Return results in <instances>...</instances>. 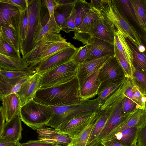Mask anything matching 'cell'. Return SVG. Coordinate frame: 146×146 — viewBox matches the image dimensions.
Instances as JSON below:
<instances>
[{"label":"cell","mask_w":146,"mask_h":146,"mask_svg":"<svg viewBox=\"0 0 146 146\" xmlns=\"http://www.w3.org/2000/svg\"><path fill=\"white\" fill-rule=\"evenodd\" d=\"M18 11L19 9L14 5L0 0V27H7L13 29L11 18L13 14Z\"/></svg>","instance_id":"31"},{"label":"cell","mask_w":146,"mask_h":146,"mask_svg":"<svg viewBox=\"0 0 146 146\" xmlns=\"http://www.w3.org/2000/svg\"><path fill=\"white\" fill-rule=\"evenodd\" d=\"M88 44H90V47L87 60L97 58L106 55L114 56V44L95 37L91 39Z\"/></svg>","instance_id":"17"},{"label":"cell","mask_w":146,"mask_h":146,"mask_svg":"<svg viewBox=\"0 0 146 146\" xmlns=\"http://www.w3.org/2000/svg\"><path fill=\"white\" fill-rule=\"evenodd\" d=\"M123 72L114 56H111L100 69L98 78L101 82H109L123 80Z\"/></svg>","instance_id":"12"},{"label":"cell","mask_w":146,"mask_h":146,"mask_svg":"<svg viewBox=\"0 0 146 146\" xmlns=\"http://www.w3.org/2000/svg\"><path fill=\"white\" fill-rule=\"evenodd\" d=\"M75 1L72 3L54 7V18L56 22L60 27L65 20L71 14Z\"/></svg>","instance_id":"35"},{"label":"cell","mask_w":146,"mask_h":146,"mask_svg":"<svg viewBox=\"0 0 146 146\" xmlns=\"http://www.w3.org/2000/svg\"><path fill=\"white\" fill-rule=\"evenodd\" d=\"M103 17L99 10L92 7L81 23L76 28L73 38L81 41L83 44L86 45V37L90 25L95 21Z\"/></svg>","instance_id":"18"},{"label":"cell","mask_w":146,"mask_h":146,"mask_svg":"<svg viewBox=\"0 0 146 146\" xmlns=\"http://www.w3.org/2000/svg\"><path fill=\"white\" fill-rule=\"evenodd\" d=\"M96 146H105L104 145L101 143H99V144H98Z\"/></svg>","instance_id":"56"},{"label":"cell","mask_w":146,"mask_h":146,"mask_svg":"<svg viewBox=\"0 0 146 146\" xmlns=\"http://www.w3.org/2000/svg\"><path fill=\"white\" fill-rule=\"evenodd\" d=\"M5 121V119L3 112L2 106H0V138L1 137Z\"/></svg>","instance_id":"51"},{"label":"cell","mask_w":146,"mask_h":146,"mask_svg":"<svg viewBox=\"0 0 146 146\" xmlns=\"http://www.w3.org/2000/svg\"><path fill=\"white\" fill-rule=\"evenodd\" d=\"M102 66L88 79L80 89V96L82 101L89 100L98 94L101 84L98 76Z\"/></svg>","instance_id":"23"},{"label":"cell","mask_w":146,"mask_h":146,"mask_svg":"<svg viewBox=\"0 0 146 146\" xmlns=\"http://www.w3.org/2000/svg\"><path fill=\"white\" fill-rule=\"evenodd\" d=\"M18 142L11 141L2 138H0V146H13Z\"/></svg>","instance_id":"52"},{"label":"cell","mask_w":146,"mask_h":146,"mask_svg":"<svg viewBox=\"0 0 146 146\" xmlns=\"http://www.w3.org/2000/svg\"><path fill=\"white\" fill-rule=\"evenodd\" d=\"M140 128L134 126L125 129L115 134L109 140L118 142L125 146H137Z\"/></svg>","instance_id":"24"},{"label":"cell","mask_w":146,"mask_h":146,"mask_svg":"<svg viewBox=\"0 0 146 146\" xmlns=\"http://www.w3.org/2000/svg\"><path fill=\"white\" fill-rule=\"evenodd\" d=\"M126 41L131 52L132 64L135 70L146 73V58L145 54L140 52L135 44L125 37Z\"/></svg>","instance_id":"28"},{"label":"cell","mask_w":146,"mask_h":146,"mask_svg":"<svg viewBox=\"0 0 146 146\" xmlns=\"http://www.w3.org/2000/svg\"><path fill=\"white\" fill-rule=\"evenodd\" d=\"M78 67V64L72 59L45 72L41 74L40 89L51 87L71 80L76 76Z\"/></svg>","instance_id":"5"},{"label":"cell","mask_w":146,"mask_h":146,"mask_svg":"<svg viewBox=\"0 0 146 146\" xmlns=\"http://www.w3.org/2000/svg\"><path fill=\"white\" fill-rule=\"evenodd\" d=\"M43 1L48 10L49 17L54 16V0H44Z\"/></svg>","instance_id":"50"},{"label":"cell","mask_w":146,"mask_h":146,"mask_svg":"<svg viewBox=\"0 0 146 146\" xmlns=\"http://www.w3.org/2000/svg\"><path fill=\"white\" fill-rule=\"evenodd\" d=\"M111 56L105 55L87 60L78 65L76 76L78 81L80 89L88 79L95 73Z\"/></svg>","instance_id":"14"},{"label":"cell","mask_w":146,"mask_h":146,"mask_svg":"<svg viewBox=\"0 0 146 146\" xmlns=\"http://www.w3.org/2000/svg\"><path fill=\"white\" fill-rule=\"evenodd\" d=\"M124 79L123 80L115 81L101 83L97 98L102 105L108 98L118 88Z\"/></svg>","instance_id":"32"},{"label":"cell","mask_w":146,"mask_h":146,"mask_svg":"<svg viewBox=\"0 0 146 146\" xmlns=\"http://www.w3.org/2000/svg\"><path fill=\"white\" fill-rule=\"evenodd\" d=\"M123 97H115L108 102L107 107L110 111L106 123L100 134L89 146H96L117 125L127 114H125L122 110Z\"/></svg>","instance_id":"7"},{"label":"cell","mask_w":146,"mask_h":146,"mask_svg":"<svg viewBox=\"0 0 146 146\" xmlns=\"http://www.w3.org/2000/svg\"><path fill=\"white\" fill-rule=\"evenodd\" d=\"M98 112L74 118L57 128L60 132L72 139L78 137L84 130L97 117Z\"/></svg>","instance_id":"10"},{"label":"cell","mask_w":146,"mask_h":146,"mask_svg":"<svg viewBox=\"0 0 146 146\" xmlns=\"http://www.w3.org/2000/svg\"><path fill=\"white\" fill-rule=\"evenodd\" d=\"M137 22L145 38L146 33V1L130 0Z\"/></svg>","instance_id":"26"},{"label":"cell","mask_w":146,"mask_h":146,"mask_svg":"<svg viewBox=\"0 0 146 146\" xmlns=\"http://www.w3.org/2000/svg\"></svg>","instance_id":"60"},{"label":"cell","mask_w":146,"mask_h":146,"mask_svg":"<svg viewBox=\"0 0 146 146\" xmlns=\"http://www.w3.org/2000/svg\"><path fill=\"white\" fill-rule=\"evenodd\" d=\"M13 146H21L20 144V143L19 142H18L17 144Z\"/></svg>","instance_id":"57"},{"label":"cell","mask_w":146,"mask_h":146,"mask_svg":"<svg viewBox=\"0 0 146 146\" xmlns=\"http://www.w3.org/2000/svg\"><path fill=\"white\" fill-rule=\"evenodd\" d=\"M61 28V31H63L66 33H68L71 31H75L76 27L73 11L70 16L65 20Z\"/></svg>","instance_id":"46"},{"label":"cell","mask_w":146,"mask_h":146,"mask_svg":"<svg viewBox=\"0 0 146 146\" xmlns=\"http://www.w3.org/2000/svg\"><path fill=\"white\" fill-rule=\"evenodd\" d=\"M21 146H58V145L47 143L40 139L30 140L23 143H20Z\"/></svg>","instance_id":"49"},{"label":"cell","mask_w":146,"mask_h":146,"mask_svg":"<svg viewBox=\"0 0 146 146\" xmlns=\"http://www.w3.org/2000/svg\"><path fill=\"white\" fill-rule=\"evenodd\" d=\"M13 29L17 36L19 49L26 36L28 24V13L27 8L25 11L15 12L11 18Z\"/></svg>","instance_id":"20"},{"label":"cell","mask_w":146,"mask_h":146,"mask_svg":"<svg viewBox=\"0 0 146 146\" xmlns=\"http://www.w3.org/2000/svg\"><path fill=\"white\" fill-rule=\"evenodd\" d=\"M109 111V108L100 110L86 146H89L101 132L106 123Z\"/></svg>","instance_id":"27"},{"label":"cell","mask_w":146,"mask_h":146,"mask_svg":"<svg viewBox=\"0 0 146 146\" xmlns=\"http://www.w3.org/2000/svg\"><path fill=\"white\" fill-rule=\"evenodd\" d=\"M99 10L105 19L111 22L125 37L132 41L137 48L142 44L138 33L125 16L116 0H104Z\"/></svg>","instance_id":"3"},{"label":"cell","mask_w":146,"mask_h":146,"mask_svg":"<svg viewBox=\"0 0 146 146\" xmlns=\"http://www.w3.org/2000/svg\"><path fill=\"white\" fill-rule=\"evenodd\" d=\"M146 125V110L136 109L123 118L101 142L109 140L115 134L126 128L134 126L141 127Z\"/></svg>","instance_id":"11"},{"label":"cell","mask_w":146,"mask_h":146,"mask_svg":"<svg viewBox=\"0 0 146 146\" xmlns=\"http://www.w3.org/2000/svg\"><path fill=\"white\" fill-rule=\"evenodd\" d=\"M23 129L19 115L5 122L1 138L17 142L21 139Z\"/></svg>","instance_id":"22"},{"label":"cell","mask_w":146,"mask_h":146,"mask_svg":"<svg viewBox=\"0 0 146 146\" xmlns=\"http://www.w3.org/2000/svg\"><path fill=\"white\" fill-rule=\"evenodd\" d=\"M133 78L141 92L146 95V73L135 70Z\"/></svg>","instance_id":"43"},{"label":"cell","mask_w":146,"mask_h":146,"mask_svg":"<svg viewBox=\"0 0 146 146\" xmlns=\"http://www.w3.org/2000/svg\"><path fill=\"white\" fill-rule=\"evenodd\" d=\"M36 72L35 70L28 69L22 71H8L1 69L0 74L5 77L11 78H18L31 76Z\"/></svg>","instance_id":"40"},{"label":"cell","mask_w":146,"mask_h":146,"mask_svg":"<svg viewBox=\"0 0 146 146\" xmlns=\"http://www.w3.org/2000/svg\"><path fill=\"white\" fill-rule=\"evenodd\" d=\"M71 44L70 42L66 41L56 42L51 44L40 54L33 65L31 68H29L33 70L34 67L40 62L58 52L68 47Z\"/></svg>","instance_id":"29"},{"label":"cell","mask_w":146,"mask_h":146,"mask_svg":"<svg viewBox=\"0 0 146 146\" xmlns=\"http://www.w3.org/2000/svg\"><path fill=\"white\" fill-rule=\"evenodd\" d=\"M1 68H0V71L1 70Z\"/></svg>","instance_id":"59"},{"label":"cell","mask_w":146,"mask_h":146,"mask_svg":"<svg viewBox=\"0 0 146 146\" xmlns=\"http://www.w3.org/2000/svg\"><path fill=\"white\" fill-rule=\"evenodd\" d=\"M59 34H50L38 41L35 46L22 58L29 66L31 68L34 64L40 54L51 44L56 42L66 41Z\"/></svg>","instance_id":"13"},{"label":"cell","mask_w":146,"mask_h":146,"mask_svg":"<svg viewBox=\"0 0 146 146\" xmlns=\"http://www.w3.org/2000/svg\"><path fill=\"white\" fill-rule=\"evenodd\" d=\"M61 29V27L56 22L54 16L49 17L46 21L42 20L40 16L33 37V48L38 41L45 36L50 34H59Z\"/></svg>","instance_id":"19"},{"label":"cell","mask_w":146,"mask_h":146,"mask_svg":"<svg viewBox=\"0 0 146 146\" xmlns=\"http://www.w3.org/2000/svg\"><path fill=\"white\" fill-rule=\"evenodd\" d=\"M41 77V74L36 72L23 84L19 91L16 93L20 99L21 106L34 99L40 89Z\"/></svg>","instance_id":"15"},{"label":"cell","mask_w":146,"mask_h":146,"mask_svg":"<svg viewBox=\"0 0 146 146\" xmlns=\"http://www.w3.org/2000/svg\"><path fill=\"white\" fill-rule=\"evenodd\" d=\"M122 11L137 25V21L130 0H116Z\"/></svg>","instance_id":"41"},{"label":"cell","mask_w":146,"mask_h":146,"mask_svg":"<svg viewBox=\"0 0 146 146\" xmlns=\"http://www.w3.org/2000/svg\"><path fill=\"white\" fill-rule=\"evenodd\" d=\"M101 143L105 146H125L119 143L112 140L103 141Z\"/></svg>","instance_id":"54"},{"label":"cell","mask_w":146,"mask_h":146,"mask_svg":"<svg viewBox=\"0 0 146 146\" xmlns=\"http://www.w3.org/2000/svg\"><path fill=\"white\" fill-rule=\"evenodd\" d=\"M90 45L88 44L79 48L78 50L72 60L76 64H79L87 60Z\"/></svg>","instance_id":"44"},{"label":"cell","mask_w":146,"mask_h":146,"mask_svg":"<svg viewBox=\"0 0 146 146\" xmlns=\"http://www.w3.org/2000/svg\"><path fill=\"white\" fill-rule=\"evenodd\" d=\"M116 28L104 17L94 21L90 25L87 34L86 44L91 38H96L114 44Z\"/></svg>","instance_id":"8"},{"label":"cell","mask_w":146,"mask_h":146,"mask_svg":"<svg viewBox=\"0 0 146 146\" xmlns=\"http://www.w3.org/2000/svg\"><path fill=\"white\" fill-rule=\"evenodd\" d=\"M97 118L84 130L78 137L72 139L71 143L67 146H86Z\"/></svg>","instance_id":"37"},{"label":"cell","mask_w":146,"mask_h":146,"mask_svg":"<svg viewBox=\"0 0 146 146\" xmlns=\"http://www.w3.org/2000/svg\"><path fill=\"white\" fill-rule=\"evenodd\" d=\"M34 99L50 106L75 104L80 102V87L76 76L66 83L37 92Z\"/></svg>","instance_id":"1"},{"label":"cell","mask_w":146,"mask_h":146,"mask_svg":"<svg viewBox=\"0 0 146 146\" xmlns=\"http://www.w3.org/2000/svg\"><path fill=\"white\" fill-rule=\"evenodd\" d=\"M104 0H91L90 3L92 7L99 10Z\"/></svg>","instance_id":"53"},{"label":"cell","mask_w":146,"mask_h":146,"mask_svg":"<svg viewBox=\"0 0 146 146\" xmlns=\"http://www.w3.org/2000/svg\"><path fill=\"white\" fill-rule=\"evenodd\" d=\"M0 1L14 5L19 9L20 12L25 10L28 7V0H0Z\"/></svg>","instance_id":"47"},{"label":"cell","mask_w":146,"mask_h":146,"mask_svg":"<svg viewBox=\"0 0 146 146\" xmlns=\"http://www.w3.org/2000/svg\"><path fill=\"white\" fill-rule=\"evenodd\" d=\"M73 45L55 54L36 65L33 70L41 74L72 59L78 50Z\"/></svg>","instance_id":"9"},{"label":"cell","mask_w":146,"mask_h":146,"mask_svg":"<svg viewBox=\"0 0 146 146\" xmlns=\"http://www.w3.org/2000/svg\"><path fill=\"white\" fill-rule=\"evenodd\" d=\"M133 96L134 102L141 108L146 110V94H143L137 85L133 78L131 79Z\"/></svg>","instance_id":"39"},{"label":"cell","mask_w":146,"mask_h":146,"mask_svg":"<svg viewBox=\"0 0 146 146\" xmlns=\"http://www.w3.org/2000/svg\"><path fill=\"white\" fill-rule=\"evenodd\" d=\"M102 106L96 98L82 101L75 104L50 106L53 114L46 126L56 129L61 124L74 118L99 112Z\"/></svg>","instance_id":"2"},{"label":"cell","mask_w":146,"mask_h":146,"mask_svg":"<svg viewBox=\"0 0 146 146\" xmlns=\"http://www.w3.org/2000/svg\"><path fill=\"white\" fill-rule=\"evenodd\" d=\"M137 139V146H146V125L140 128Z\"/></svg>","instance_id":"48"},{"label":"cell","mask_w":146,"mask_h":146,"mask_svg":"<svg viewBox=\"0 0 146 146\" xmlns=\"http://www.w3.org/2000/svg\"><path fill=\"white\" fill-rule=\"evenodd\" d=\"M122 107L125 114H127L136 109L141 108L133 101L125 96L122 102Z\"/></svg>","instance_id":"45"},{"label":"cell","mask_w":146,"mask_h":146,"mask_svg":"<svg viewBox=\"0 0 146 146\" xmlns=\"http://www.w3.org/2000/svg\"><path fill=\"white\" fill-rule=\"evenodd\" d=\"M58 146H65L64 145H58Z\"/></svg>","instance_id":"58"},{"label":"cell","mask_w":146,"mask_h":146,"mask_svg":"<svg viewBox=\"0 0 146 146\" xmlns=\"http://www.w3.org/2000/svg\"><path fill=\"white\" fill-rule=\"evenodd\" d=\"M3 112L6 122L14 116L20 114L21 106L20 99L16 93L11 94L3 98L1 101Z\"/></svg>","instance_id":"21"},{"label":"cell","mask_w":146,"mask_h":146,"mask_svg":"<svg viewBox=\"0 0 146 146\" xmlns=\"http://www.w3.org/2000/svg\"><path fill=\"white\" fill-rule=\"evenodd\" d=\"M137 48L139 51L141 53H144L145 52V47L142 44L139 46Z\"/></svg>","instance_id":"55"},{"label":"cell","mask_w":146,"mask_h":146,"mask_svg":"<svg viewBox=\"0 0 146 146\" xmlns=\"http://www.w3.org/2000/svg\"><path fill=\"white\" fill-rule=\"evenodd\" d=\"M0 53L18 58H21L20 53H18L11 46L0 37Z\"/></svg>","instance_id":"42"},{"label":"cell","mask_w":146,"mask_h":146,"mask_svg":"<svg viewBox=\"0 0 146 146\" xmlns=\"http://www.w3.org/2000/svg\"><path fill=\"white\" fill-rule=\"evenodd\" d=\"M0 37L21 54L18 37L13 29L9 27L1 26L0 27Z\"/></svg>","instance_id":"36"},{"label":"cell","mask_w":146,"mask_h":146,"mask_svg":"<svg viewBox=\"0 0 146 146\" xmlns=\"http://www.w3.org/2000/svg\"><path fill=\"white\" fill-rule=\"evenodd\" d=\"M114 56L122 68L125 77L132 79L135 70L134 67L131 65L118 51L114 45Z\"/></svg>","instance_id":"38"},{"label":"cell","mask_w":146,"mask_h":146,"mask_svg":"<svg viewBox=\"0 0 146 146\" xmlns=\"http://www.w3.org/2000/svg\"><path fill=\"white\" fill-rule=\"evenodd\" d=\"M92 8L90 3L85 0H76L73 11L76 28L81 23Z\"/></svg>","instance_id":"34"},{"label":"cell","mask_w":146,"mask_h":146,"mask_svg":"<svg viewBox=\"0 0 146 146\" xmlns=\"http://www.w3.org/2000/svg\"><path fill=\"white\" fill-rule=\"evenodd\" d=\"M114 45L128 62L133 66L131 52L126 41L125 37L117 29L115 33Z\"/></svg>","instance_id":"30"},{"label":"cell","mask_w":146,"mask_h":146,"mask_svg":"<svg viewBox=\"0 0 146 146\" xmlns=\"http://www.w3.org/2000/svg\"><path fill=\"white\" fill-rule=\"evenodd\" d=\"M11 78L4 76L0 74V100L9 95L13 93L16 85L24 78Z\"/></svg>","instance_id":"33"},{"label":"cell","mask_w":146,"mask_h":146,"mask_svg":"<svg viewBox=\"0 0 146 146\" xmlns=\"http://www.w3.org/2000/svg\"><path fill=\"white\" fill-rule=\"evenodd\" d=\"M52 114L50 106L33 99L21 106L19 115L25 124L36 130L46 126Z\"/></svg>","instance_id":"4"},{"label":"cell","mask_w":146,"mask_h":146,"mask_svg":"<svg viewBox=\"0 0 146 146\" xmlns=\"http://www.w3.org/2000/svg\"><path fill=\"white\" fill-rule=\"evenodd\" d=\"M28 21L25 38L20 49L23 57L33 48L34 36L40 18L42 6L40 0H28Z\"/></svg>","instance_id":"6"},{"label":"cell","mask_w":146,"mask_h":146,"mask_svg":"<svg viewBox=\"0 0 146 146\" xmlns=\"http://www.w3.org/2000/svg\"><path fill=\"white\" fill-rule=\"evenodd\" d=\"M0 68L8 71H22L29 68L27 63L22 58H18L0 53Z\"/></svg>","instance_id":"25"},{"label":"cell","mask_w":146,"mask_h":146,"mask_svg":"<svg viewBox=\"0 0 146 146\" xmlns=\"http://www.w3.org/2000/svg\"><path fill=\"white\" fill-rule=\"evenodd\" d=\"M38 134V138L48 143L67 146L71 142L72 139L68 135L62 133L56 129L43 127L36 130Z\"/></svg>","instance_id":"16"}]
</instances>
